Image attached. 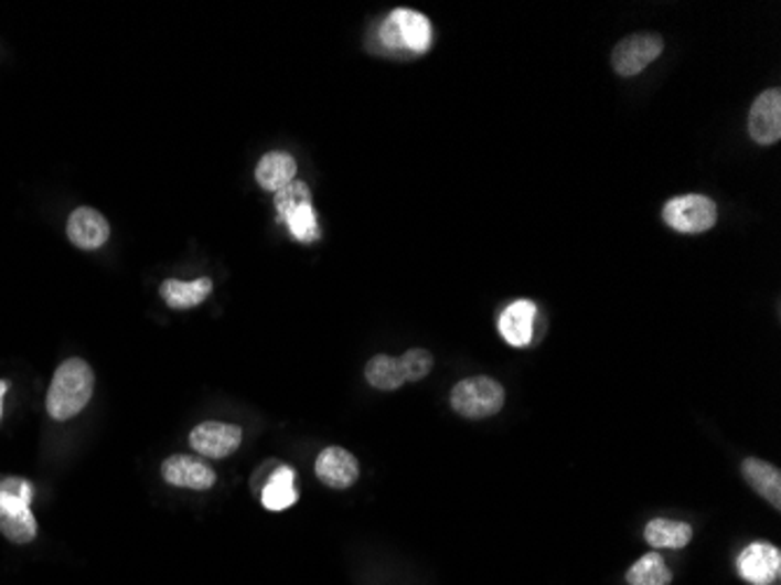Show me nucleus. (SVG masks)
I'll use <instances>...</instances> for the list:
<instances>
[{"label": "nucleus", "mask_w": 781, "mask_h": 585, "mask_svg": "<svg viewBox=\"0 0 781 585\" xmlns=\"http://www.w3.org/2000/svg\"><path fill=\"white\" fill-rule=\"evenodd\" d=\"M624 578H628L630 585H672L674 581L665 557L657 551H651L641 560H636L628 570V574H624Z\"/></svg>", "instance_id": "obj_19"}, {"label": "nucleus", "mask_w": 781, "mask_h": 585, "mask_svg": "<svg viewBox=\"0 0 781 585\" xmlns=\"http://www.w3.org/2000/svg\"><path fill=\"white\" fill-rule=\"evenodd\" d=\"M298 164L288 152H267L256 167V181L263 190L279 192L288 183L296 181Z\"/></svg>", "instance_id": "obj_16"}, {"label": "nucleus", "mask_w": 781, "mask_h": 585, "mask_svg": "<svg viewBox=\"0 0 781 585\" xmlns=\"http://www.w3.org/2000/svg\"><path fill=\"white\" fill-rule=\"evenodd\" d=\"M242 438H244V432L239 426L225 424V422H204V424L192 428L190 445L202 457L225 459V457L237 453V447L242 445Z\"/></svg>", "instance_id": "obj_8"}, {"label": "nucleus", "mask_w": 781, "mask_h": 585, "mask_svg": "<svg viewBox=\"0 0 781 585\" xmlns=\"http://www.w3.org/2000/svg\"><path fill=\"white\" fill-rule=\"evenodd\" d=\"M536 319L538 307L532 300H515L501 311L499 333L511 347H529L534 342Z\"/></svg>", "instance_id": "obj_11"}, {"label": "nucleus", "mask_w": 781, "mask_h": 585, "mask_svg": "<svg viewBox=\"0 0 781 585\" xmlns=\"http://www.w3.org/2000/svg\"><path fill=\"white\" fill-rule=\"evenodd\" d=\"M275 204H277V211H279V219H283L290 209H296V206H300V204H311L309 185L302 183V181L288 183L286 188H281V190L277 192Z\"/></svg>", "instance_id": "obj_23"}, {"label": "nucleus", "mask_w": 781, "mask_h": 585, "mask_svg": "<svg viewBox=\"0 0 781 585\" xmlns=\"http://www.w3.org/2000/svg\"><path fill=\"white\" fill-rule=\"evenodd\" d=\"M749 136L758 146H772L781 139V92L768 89L749 110Z\"/></svg>", "instance_id": "obj_9"}, {"label": "nucleus", "mask_w": 781, "mask_h": 585, "mask_svg": "<svg viewBox=\"0 0 781 585\" xmlns=\"http://www.w3.org/2000/svg\"><path fill=\"white\" fill-rule=\"evenodd\" d=\"M662 50H665V43L655 33H634L622 38L611 56L613 71L622 77H634L641 71H646L662 54Z\"/></svg>", "instance_id": "obj_6"}, {"label": "nucleus", "mask_w": 781, "mask_h": 585, "mask_svg": "<svg viewBox=\"0 0 781 585\" xmlns=\"http://www.w3.org/2000/svg\"><path fill=\"white\" fill-rule=\"evenodd\" d=\"M737 572L751 585H772L781 574V553L772 543L756 541L739 553Z\"/></svg>", "instance_id": "obj_7"}, {"label": "nucleus", "mask_w": 781, "mask_h": 585, "mask_svg": "<svg viewBox=\"0 0 781 585\" xmlns=\"http://www.w3.org/2000/svg\"><path fill=\"white\" fill-rule=\"evenodd\" d=\"M288 225L290 234L302 244H311L321 237L319 232V221H317V211L311 204H300L296 209H290L283 219H279Z\"/></svg>", "instance_id": "obj_21"}, {"label": "nucleus", "mask_w": 781, "mask_h": 585, "mask_svg": "<svg viewBox=\"0 0 781 585\" xmlns=\"http://www.w3.org/2000/svg\"><path fill=\"white\" fill-rule=\"evenodd\" d=\"M33 487L24 478H6L0 482V532L12 543H31L38 524L31 513Z\"/></svg>", "instance_id": "obj_2"}, {"label": "nucleus", "mask_w": 781, "mask_h": 585, "mask_svg": "<svg viewBox=\"0 0 781 585\" xmlns=\"http://www.w3.org/2000/svg\"><path fill=\"white\" fill-rule=\"evenodd\" d=\"M260 501L267 511H286L298 501V487H296V471L290 466H279L275 476L269 478Z\"/></svg>", "instance_id": "obj_17"}, {"label": "nucleus", "mask_w": 781, "mask_h": 585, "mask_svg": "<svg viewBox=\"0 0 781 585\" xmlns=\"http://www.w3.org/2000/svg\"><path fill=\"white\" fill-rule=\"evenodd\" d=\"M213 290L211 279L202 277L197 281H179V279H167L160 288L164 302L171 309H192L202 305Z\"/></svg>", "instance_id": "obj_18"}, {"label": "nucleus", "mask_w": 781, "mask_h": 585, "mask_svg": "<svg viewBox=\"0 0 781 585\" xmlns=\"http://www.w3.org/2000/svg\"><path fill=\"white\" fill-rule=\"evenodd\" d=\"M643 539L649 541L653 551H662V549L678 551V549H686V545L693 541V526L678 520L653 518L646 524V530H643Z\"/></svg>", "instance_id": "obj_15"}, {"label": "nucleus", "mask_w": 781, "mask_h": 585, "mask_svg": "<svg viewBox=\"0 0 781 585\" xmlns=\"http://www.w3.org/2000/svg\"><path fill=\"white\" fill-rule=\"evenodd\" d=\"M162 478L173 487H183V490L194 492H206L216 485V471L206 461L185 455L169 457L162 464Z\"/></svg>", "instance_id": "obj_10"}, {"label": "nucleus", "mask_w": 781, "mask_h": 585, "mask_svg": "<svg viewBox=\"0 0 781 585\" xmlns=\"http://www.w3.org/2000/svg\"><path fill=\"white\" fill-rule=\"evenodd\" d=\"M449 403H452L454 413L466 419H486L501 413L505 389L494 377H468L452 389Z\"/></svg>", "instance_id": "obj_3"}, {"label": "nucleus", "mask_w": 781, "mask_h": 585, "mask_svg": "<svg viewBox=\"0 0 781 585\" xmlns=\"http://www.w3.org/2000/svg\"><path fill=\"white\" fill-rule=\"evenodd\" d=\"M741 476H745V480L772 506V509H781V474L777 466L749 457L741 461Z\"/></svg>", "instance_id": "obj_14"}, {"label": "nucleus", "mask_w": 781, "mask_h": 585, "mask_svg": "<svg viewBox=\"0 0 781 585\" xmlns=\"http://www.w3.org/2000/svg\"><path fill=\"white\" fill-rule=\"evenodd\" d=\"M68 240L83 251L101 248L110 237V225L96 209H75L68 219Z\"/></svg>", "instance_id": "obj_13"}, {"label": "nucleus", "mask_w": 781, "mask_h": 585, "mask_svg": "<svg viewBox=\"0 0 781 585\" xmlns=\"http://www.w3.org/2000/svg\"><path fill=\"white\" fill-rule=\"evenodd\" d=\"M94 394V370L83 359H68L56 368L47 392V413L56 422L75 417Z\"/></svg>", "instance_id": "obj_1"}, {"label": "nucleus", "mask_w": 781, "mask_h": 585, "mask_svg": "<svg viewBox=\"0 0 781 585\" xmlns=\"http://www.w3.org/2000/svg\"><path fill=\"white\" fill-rule=\"evenodd\" d=\"M379 35L384 45L390 50L405 47L415 54H424L431 47L434 31L431 22H428L421 12L398 8L388 14V19L379 29Z\"/></svg>", "instance_id": "obj_4"}, {"label": "nucleus", "mask_w": 781, "mask_h": 585, "mask_svg": "<svg viewBox=\"0 0 781 585\" xmlns=\"http://www.w3.org/2000/svg\"><path fill=\"white\" fill-rule=\"evenodd\" d=\"M662 219L681 234H702L716 225L718 211L714 200L705 194H681L665 204Z\"/></svg>", "instance_id": "obj_5"}, {"label": "nucleus", "mask_w": 781, "mask_h": 585, "mask_svg": "<svg viewBox=\"0 0 781 585\" xmlns=\"http://www.w3.org/2000/svg\"><path fill=\"white\" fill-rule=\"evenodd\" d=\"M359 474L361 468L356 457L346 453L344 447H325L317 457V476L323 485L333 487V490H346V487L359 480Z\"/></svg>", "instance_id": "obj_12"}, {"label": "nucleus", "mask_w": 781, "mask_h": 585, "mask_svg": "<svg viewBox=\"0 0 781 585\" xmlns=\"http://www.w3.org/2000/svg\"><path fill=\"white\" fill-rule=\"evenodd\" d=\"M8 392V382L0 380V419H3V396Z\"/></svg>", "instance_id": "obj_24"}, {"label": "nucleus", "mask_w": 781, "mask_h": 585, "mask_svg": "<svg viewBox=\"0 0 781 585\" xmlns=\"http://www.w3.org/2000/svg\"><path fill=\"white\" fill-rule=\"evenodd\" d=\"M365 380L370 386L379 389V392H396V389H400L407 382L400 359L386 357V354H379L367 361Z\"/></svg>", "instance_id": "obj_20"}, {"label": "nucleus", "mask_w": 781, "mask_h": 585, "mask_svg": "<svg viewBox=\"0 0 781 585\" xmlns=\"http://www.w3.org/2000/svg\"><path fill=\"white\" fill-rule=\"evenodd\" d=\"M400 365L407 382H419L424 380L434 368V357L428 354L426 349H409L400 357Z\"/></svg>", "instance_id": "obj_22"}]
</instances>
